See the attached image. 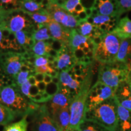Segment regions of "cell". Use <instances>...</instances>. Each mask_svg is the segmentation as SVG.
<instances>
[{"instance_id":"18","label":"cell","mask_w":131,"mask_h":131,"mask_svg":"<svg viewBox=\"0 0 131 131\" xmlns=\"http://www.w3.org/2000/svg\"><path fill=\"white\" fill-rule=\"evenodd\" d=\"M112 32L115 34L121 40L131 38V19L127 16L119 19Z\"/></svg>"},{"instance_id":"52","label":"cell","mask_w":131,"mask_h":131,"mask_svg":"<svg viewBox=\"0 0 131 131\" xmlns=\"http://www.w3.org/2000/svg\"><path fill=\"white\" fill-rule=\"evenodd\" d=\"M85 12L88 17H91L92 15V8H86L85 10Z\"/></svg>"},{"instance_id":"20","label":"cell","mask_w":131,"mask_h":131,"mask_svg":"<svg viewBox=\"0 0 131 131\" xmlns=\"http://www.w3.org/2000/svg\"><path fill=\"white\" fill-rule=\"evenodd\" d=\"M97 27L93 24L86 21H81L78 23V26L76 27V30L84 37H88L92 40L95 37H102L96 32Z\"/></svg>"},{"instance_id":"53","label":"cell","mask_w":131,"mask_h":131,"mask_svg":"<svg viewBox=\"0 0 131 131\" xmlns=\"http://www.w3.org/2000/svg\"><path fill=\"white\" fill-rule=\"evenodd\" d=\"M52 83L57 85H58L60 84V78H59V77H58L52 78Z\"/></svg>"},{"instance_id":"55","label":"cell","mask_w":131,"mask_h":131,"mask_svg":"<svg viewBox=\"0 0 131 131\" xmlns=\"http://www.w3.org/2000/svg\"><path fill=\"white\" fill-rule=\"evenodd\" d=\"M28 45L30 46V47H33L34 46V45H35V41L32 38H31L29 39V42H28Z\"/></svg>"},{"instance_id":"57","label":"cell","mask_w":131,"mask_h":131,"mask_svg":"<svg viewBox=\"0 0 131 131\" xmlns=\"http://www.w3.org/2000/svg\"><path fill=\"white\" fill-rule=\"evenodd\" d=\"M3 34H2V28L0 26V44H1V41L3 40Z\"/></svg>"},{"instance_id":"26","label":"cell","mask_w":131,"mask_h":131,"mask_svg":"<svg viewBox=\"0 0 131 131\" xmlns=\"http://www.w3.org/2000/svg\"><path fill=\"white\" fill-rule=\"evenodd\" d=\"M28 124L27 117L24 116L19 122L6 125L3 131H27Z\"/></svg>"},{"instance_id":"59","label":"cell","mask_w":131,"mask_h":131,"mask_svg":"<svg viewBox=\"0 0 131 131\" xmlns=\"http://www.w3.org/2000/svg\"><path fill=\"white\" fill-rule=\"evenodd\" d=\"M0 74H3V72H2V70H1V69H0Z\"/></svg>"},{"instance_id":"30","label":"cell","mask_w":131,"mask_h":131,"mask_svg":"<svg viewBox=\"0 0 131 131\" xmlns=\"http://www.w3.org/2000/svg\"><path fill=\"white\" fill-rule=\"evenodd\" d=\"M29 76H30V72L29 71L19 72L18 74L16 75V77L14 78L16 85L20 87L24 83L28 81V78Z\"/></svg>"},{"instance_id":"19","label":"cell","mask_w":131,"mask_h":131,"mask_svg":"<svg viewBox=\"0 0 131 131\" xmlns=\"http://www.w3.org/2000/svg\"><path fill=\"white\" fill-rule=\"evenodd\" d=\"M98 10L99 14L103 15L118 16L119 18L121 15L118 4H114L111 0H100Z\"/></svg>"},{"instance_id":"54","label":"cell","mask_w":131,"mask_h":131,"mask_svg":"<svg viewBox=\"0 0 131 131\" xmlns=\"http://www.w3.org/2000/svg\"><path fill=\"white\" fill-rule=\"evenodd\" d=\"M21 71H23V72L29 71V72H30L31 70H30V69L29 68L28 66H26V65L23 64L22 66H21Z\"/></svg>"},{"instance_id":"9","label":"cell","mask_w":131,"mask_h":131,"mask_svg":"<svg viewBox=\"0 0 131 131\" xmlns=\"http://www.w3.org/2000/svg\"><path fill=\"white\" fill-rule=\"evenodd\" d=\"M20 10H14L8 11L7 15L4 19L6 26L12 33L21 30H25L29 27L34 25L33 21L26 18L24 13H18Z\"/></svg>"},{"instance_id":"47","label":"cell","mask_w":131,"mask_h":131,"mask_svg":"<svg viewBox=\"0 0 131 131\" xmlns=\"http://www.w3.org/2000/svg\"><path fill=\"white\" fill-rule=\"evenodd\" d=\"M78 16L80 18V19H81V21H86V20H87V19H88V16L86 15L85 11L84 12L80 13V14H78Z\"/></svg>"},{"instance_id":"34","label":"cell","mask_w":131,"mask_h":131,"mask_svg":"<svg viewBox=\"0 0 131 131\" xmlns=\"http://www.w3.org/2000/svg\"><path fill=\"white\" fill-rule=\"evenodd\" d=\"M49 61L45 57H37L36 58L35 61V67H41L43 66H47L48 64Z\"/></svg>"},{"instance_id":"42","label":"cell","mask_w":131,"mask_h":131,"mask_svg":"<svg viewBox=\"0 0 131 131\" xmlns=\"http://www.w3.org/2000/svg\"><path fill=\"white\" fill-rule=\"evenodd\" d=\"M42 98H43L44 102L45 103H46V102H47V101L51 100L52 96H53L50 95L49 94H48L46 91L42 95Z\"/></svg>"},{"instance_id":"44","label":"cell","mask_w":131,"mask_h":131,"mask_svg":"<svg viewBox=\"0 0 131 131\" xmlns=\"http://www.w3.org/2000/svg\"><path fill=\"white\" fill-rule=\"evenodd\" d=\"M28 81L32 86H37L38 82L37 81V80H36L35 77L34 76L30 75L28 78Z\"/></svg>"},{"instance_id":"58","label":"cell","mask_w":131,"mask_h":131,"mask_svg":"<svg viewBox=\"0 0 131 131\" xmlns=\"http://www.w3.org/2000/svg\"><path fill=\"white\" fill-rule=\"evenodd\" d=\"M4 77V75L3 74H0V80H3Z\"/></svg>"},{"instance_id":"17","label":"cell","mask_w":131,"mask_h":131,"mask_svg":"<svg viewBox=\"0 0 131 131\" xmlns=\"http://www.w3.org/2000/svg\"><path fill=\"white\" fill-rule=\"evenodd\" d=\"M59 78L60 80V84L64 88H68L72 97H74L78 94L81 83L76 80L73 79L71 75L69 74L67 71H61L59 74Z\"/></svg>"},{"instance_id":"15","label":"cell","mask_w":131,"mask_h":131,"mask_svg":"<svg viewBox=\"0 0 131 131\" xmlns=\"http://www.w3.org/2000/svg\"><path fill=\"white\" fill-rule=\"evenodd\" d=\"M57 123L60 131H69L70 114L69 107L59 109L53 114H51Z\"/></svg>"},{"instance_id":"45","label":"cell","mask_w":131,"mask_h":131,"mask_svg":"<svg viewBox=\"0 0 131 131\" xmlns=\"http://www.w3.org/2000/svg\"><path fill=\"white\" fill-rule=\"evenodd\" d=\"M44 82H45L47 84H50L52 82V77L50 75L48 74H45V78H44Z\"/></svg>"},{"instance_id":"46","label":"cell","mask_w":131,"mask_h":131,"mask_svg":"<svg viewBox=\"0 0 131 131\" xmlns=\"http://www.w3.org/2000/svg\"><path fill=\"white\" fill-rule=\"evenodd\" d=\"M48 55H50V56L55 57V58H58V55H59V52H57V50H54V49H52L51 50L49 51V52L48 53Z\"/></svg>"},{"instance_id":"39","label":"cell","mask_w":131,"mask_h":131,"mask_svg":"<svg viewBox=\"0 0 131 131\" xmlns=\"http://www.w3.org/2000/svg\"><path fill=\"white\" fill-rule=\"evenodd\" d=\"M40 92V90L38 89L37 86H32L30 89V98L32 96H34L38 94Z\"/></svg>"},{"instance_id":"48","label":"cell","mask_w":131,"mask_h":131,"mask_svg":"<svg viewBox=\"0 0 131 131\" xmlns=\"http://www.w3.org/2000/svg\"><path fill=\"white\" fill-rule=\"evenodd\" d=\"M7 39H8V40H9L10 42L16 41V37H15V35L14 33L11 32V34H10V35L9 36V37L7 38Z\"/></svg>"},{"instance_id":"43","label":"cell","mask_w":131,"mask_h":131,"mask_svg":"<svg viewBox=\"0 0 131 131\" xmlns=\"http://www.w3.org/2000/svg\"><path fill=\"white\" fill-rule=\"evenodd\" d=\"M36 80L37 82H42L44 81V78H45V74L42 73H37L34 75Z\"/></svg>"},{"instance_id":"29","label":"cell","mask_w":131,"mask_h":131,"mask_svg":"<svg viewBox=\"0 0 131 131\" xmlns=\"http://www.w3.org/2000/svg\"><path fill=\"white\" fill-rule=\"evenodd\" d=\"M81 3V0H66L62 8L70 14L74 12L75 7Z\"/></svg>"},{"instance_id":"4","label":"cell","mask_w":131,"mask_h":131,"mask_svg":"<svg viewBox=\"0 0 131 131\" xmlns=\"http://www.w3.org/2000/svg\"><path fill=\"white\" fill-rule=\"evenodd\" d=\"M121 40L114 32L105 33L94 50V60L101 64L116 62Z\"/></svg>"},{"instance_id":"25","label":"cell","mask_w":131,"mask_h":131,"mask_svg":"<svg viewBox=\"0 0 131 131\" xmlns=\"http://www.w3.org/2000/svg\"><path fill=\"white\" fill-rule=\"evenodd\" d=\"M52 49L51 45L44 41H40L36 42L34 46L32 47V50L35 57H45Z\"/></svg>"},{"instance_id":"5","label":"cell","mask_w":131,"mask_h":131,"mask_svg":"<svg viewBox=\"0 0 131 131\" xmlns=\"http://www.w3.org/2000/svg\"><path fill=\"white\" fill-rule=\"evenodd\" d=\"M19 88L15 84L12 86H3L0 88V104L23 117L28 109L29 101L21 95Z\"/></svg>"},{"instance_id":"28","label":"cell","mask_w":131,"mask_h":131,"mask_svg":"<svg viewBox=\"0 0 131 131\" xmlns=\"http://www.w3.org/2000/svg\"><path fill=\"white\" fill-rule=\"evenodd\" d=\"M78 131H107L98 124L94 122L85 120L80 126Z\"/></svg>"},{"instance_id":"37","label":"cell","mask_w":131,"mask_h":131,"mask_svg":"<svg viewBox=\"0 0 131 131\" xmlns=\"http://www.w3.org/2000/svg\"><path fill=\"white\" fill-rule=\"evenodd\" d=\"M12 44L11 42L8 40L7 38H3L1 41V44H0V49L5 50V49H12Z\"/></svg>"},{"instance_id":"16","label":"cell","mask_w":131,"mask_h":131,"mask_svg":"<svg viewBox=\"0 0 131 131\" xmlns=\"http://www.w3.org/2000/svg\"><path fill=\"white\" fill-rule=\"evenodd\" d=\"M116 62L126 64L129 69L131 63V38L123 39L121 41Z\"/></svg>"},{"instance_id":"50","label":"cell","mask_w":131,"mask_h":131,"mask_svg":"<svg viewBox=\"0 0 131 131\" xmlns=\"http://www.w3.org/2000/svg\"><path fill=\"white\" fill-rule=\"evenodd\" d=\"M47 74L50 75L52 78H55V77H59V74H60V73L58 72L55 71V70H53V71H52V72L47 73Z\"/></svg>"},{"instance_id":"10","label":"cell","mask_w":131,"mask_h":131,"mask_svg":"<svg viewBox=\"0 0 131 131\" xmlns=\"http://www.w3.org/2000/svg\"><path fill=\"white\" fill-rule=\"evenodd\" d=\"M58 91L52 96L50 107H48L50 114H53L59 109L69 107L70 101L73 97L68 88L58 84Z\"/></svg>"},{"instance_id":"3","label":"cell","mask_w":131,"mask_h":131,"mask_svg":"<svg viewBox=\"0 0 131 131\" xmlns=\"http://www.w3.org/2000/svg\"><path fill=\"white\" fill-rule=\"evenodd\" d=\"M129 72L127 64L123 63L115 62L101 64L98 68L97 81L116 91L119 85L126 81Z\"/></svg>"},{"instance_id":"11","label":"cell","mask_w":131,"mask_h":131,"mask_svg":"<svg viewBox=\"0 0 131 131\" xmlns=\"http://www.w3.org/2000/svg\"><path fill=\"white\" fill-rule=\"evenodd\" d=\"M47 26L52 38L62 42L66 46H69L72 29L64 27L53 19L47 24Z\"/></svg>"},{"instance_id":"12","label":"cell","mask_w":131,"mask_h":131,"mask_svg":"<svg viewBox=\"0 0 131 131\" xmlns=\"http://www.w3.org/2000/svg\"><path fill=\"white\" fill-rule=\"evenodd\" d=\"M22 59V55L19 53H16L10 58H7L6 63L1 65L4 73L9 76L15 78L21 71V66L23 65L21 63Z\"/></svg>"},{"instance_id":"2","label":"cell","mask_w":131,"mask_h":131,"mask_svg":"<svg viewBox=\"0 0 131 131\" xmlns=\"http://www.w3.org/2000/svg\"><path fill=\"white\" fill-rule=\"evenodd\" d=\"M85 120L94 122L107 131H117L118 118L115 98H110L87 111Z\"/></svg>"},{"instance_id":"13","label":"cell","mask_w":131,"mask_h":131,"mask_svg":"<svg viewBox=\"0 0 131 131\" xmlns=\"http://www.w3.org/2000/svg\"><path fill=\"white\" fill-rule=\"evenodd\" d=\"M115 97L124 107L131 112V90L127 81H124L116 90Z\"/></svg>"},{"instance_id":"38","label":"cell","mask_w":131,"mask_h":131,"mask_svg":"<svg viewBox=\"0 0 131 131\" xmlns=\"http://www.w3.org/2000/svg\"><path fill=\"white\" fill-rule=\"evenodd\" d=\"M30 100H32V101L35 103H45L44 102V100L43 98H42V95H41L40 94L32 96L30 98Z\"/></svg>"},{"instance_id":"33","label":"cell","mask_w":131,"mask_h":131,"mask_svg":"<svg viewBox=\"0 0 131 131\" xmlns=\"http://www.w3.org/2000/svg\"><path fill=\"white\" fill-rule=\"evenodd\" d=\"M32 85L30 84L29 81H27L26 83H24L23 84H22L21 86L19 87V89H20V91L21 94H23L24 96H26L30 99V89Z\"/></svg>"},{"instance_id":"6","label":"cell","mask_w":131,"mask_h":131,"mask_svg":"<svg viewBox=\"0 0 131 131\" xmlns=\"http://www.w3.org/2000/svg\"><path fill=\"white\" fill-rule=\"evenodd\" d=\"M30 115L32 116L31 131H60L47 104L41 105L39 109Z\"/></svg>"},{"instance_id":"7","label":"cell","mask_w":131,"mask_h":131,"mask_svg":"<svg viewBox=\"0 0 131 131\" xmlns=\"http://www.w3.org/2000/svg\"><path fill=\"white\" fill-rule=\"evenodd\" d=\"M115 91L111 87L96 81L91 87L87 100V111L94 109L101 103L114 97Z\"/></svg>"},{"instance_id":"8","label":"cell","mask_w":131,"mask_h":131,"mask_svg":"<svg viewBox=\"0 0 131 131\" xmlns=\"http://www.w3.org/2000/svg\"><path fill=\"white\" fill-rule=\"evenodd\" d=\"M46 10L51 16L52 18L64 27L68 29H75L78 26V23L72 15L56 3L50 1L47 6Z\"/></svg>"},{"instance_id":"32","label":"cell","mask_w":131,"mask_h":131,"mask_svg":"<svg viewBox=\"0 0 131 131\" xmlns=\"http://www.w3.org/2000/svg\"><path fill=\"white\" fill-rule=\"evenodd\" d=\"M120 14L131 10V0H117Z\"/></svg>"},{"instance_id":"61","label":"cell","mask_w":131,"mask_h":131,"mask_svg":"<svg viewBox=\"0 0 131 131\" xmlns=\"http://www.w3.org/2000/svg\"><path fill=\"white\" fill-rule=\"evenodd\" d=\"M69 131H78V129H77V130H72V129H70Z\"/></svg>"},{"instance_id":"51","label":"cell","mask_w":131,"mask_h":131,"mask_svg":"<svg viewBox=\"0 0 131 131\" xmlns=\"http://www.w3.org/2000/svg\"><path fill=\"white\" fill-rule=\"evenodd\" d=\"M126 81L127 83V84H129V87H130V90H131V69L129 70L128 75H127V78L126 80Z\"/></svg>"},{"instance_id":"40","label":"cell","mask_w":131,"mask_h":131,"mask_svg":"<svg viewBox=\"0 0 131 131\" xmlns=\"http://www.w3.org/2000/svg\"><path fill=\"white\" fill-rule=\"evenodd\" d=\"M85 10H86V8H85V7L84 6H83V4H82L81 3H80V4H78L76 7H75L74 12L75 13H77V14L78 15V14H80V13L84 12Z\"/></svg>"},{"instance_id":"31","label":"cell","mask_w":131,"mask_h":131,"mask_svg":"<svg viewBox=\"0 0 131 131\" xmlns=\"http://www.w3.org/2000/svg\"><path fill=\"white\" fill-rule=\"evenodd\" d=\"M14 34L15 35L16 40L19 46L24 47V46L28 44L29 40L30 38L27 37V36L26 35V32L24 30L16 32L14 33Z\"/></svg>"},{"instance_id":"23","label":"cell","mask_w":131,"mask_h":131,"mask_svg":"<svg viewBox=\"0 0 131 131\" xmlns=\"http://www.w3.org/2000/svg\"><path fill=\"white\" fill-rule=\"evenodd\" d=\"M26 13H27L30 16L33 21L36 24L47 25V24H49L52 20L50 15L47 12L46 10L44 9L37 12Z\"/></svg>"},{"instance_id":"62","label":"cell","mask_w":131,"mask_h":131,"mask_svg":"<svg viewBox=\"0 0 131 131\" xmlns=\"http://www.w3.org/2000/svg\"><path fill=\"white\" fill-rule=\"evenodd\" d=\"M65 1H66V0H65Z\"/></svg>"},{"instance_id":"22","label":"cell","mask_w":131,"mask_h":131,"mask_svg":"<svg viewBox=\"0 0 131 131\" xmlns=\"http://www.w3.org/2000/svg\"><path fill=\"white\" fill-rule=\"evenodd\" d=\"M18 115L15 112L0 104V126H6L10 123Z\"/></svg>"},{"instance_id":"41","label":"cell","mask_w":131,"mask_h":131,"mask_svg":"<svg viewBox=\"0 0 131 131\" xmlns=\"http://www.w3.org/2000/svg\"><path fill=\"white\" fill-rule=\"evenodd\" d=\"M47 84L45 82L42 81V82H38L37 86L38 88V89L40 90V91H46Z\"/></svg>"},{"instance_id":"24","label":"cell","mask_w":131,"mask_h":131,"mask_svg":"<svg viewBox=\"0 0 131 131\" xmlns=\"http://www.w3.org/2000/svg\"><path fill=\"white\" fill-rule=\"evenodd\" d=\"M20 4L21 10L24 12L34 13L38 12L42 9L46 10L47 7H45L41 4H39L32 0H20L19 1Z\"/></svg>"},{"instance_id":"27","label":"cell","mask_w":131,"mask_h":131,"mask_svg":"<svg viewBox=\"0 0 131 131\" xmlns=\"http://www.w3.org/2000/svg\"><path fill=\"white\" fill-rule=\"evenodd\" d=\"M49 29L47 25H45L33 34L32 38L35 41H40L47 40L50 39L51 37L49 34Z\"/></svg>"},{"instance_id":"36","label":"cell","mask_w":131,"mask_h":131,"mask_svg":"<svg viewBox=\"0 0 131 131\" xmlns=\"http://www.w3.org/2000/svg\"><path fill=\"white\" fill-rule=\"evenodd\" d=\"M51 46H52V48L54 49V50H57V52H60L62 49L64 48V47L65 46H66L62 42L59 41L55 40L53 43L52 44Z\"/></svg>"},{"instance_id":"60","label":"cell","mask_w":131,"mask_h":131,"mask_svg":"<svg viewBox=\"0 0 131 131\" xmlns=\"http://www.w3.org/2000/svg\"><path fill=\"white\" fill-rule=\"evenodd\" d=\"M131 69V63H130V66H129V70H130Z\"/></svg>"},{"instance_id":"1","label":"cell","mask_w":131,"mask_h":131,"mask_svg":"<svg viewBox=\"0 0 131 131\" xmlns=\"http://www.w3.org/2000/svg\"><path fill=\"white\" fill-rule=\"evenodd\" d=\"M94 61L90 64L84 81L81 83L78 94L70 101V129L77 130L86 119L87 100L94 77Z\"/></svg>"},{"instance_id":"14","label":"cell","mask_w":131,"mask_h":131,"mask_svg":"<svg viewBox=\"0 0 131 131\" xmlns=\"http://www.w3.org/2000/svg\"><path fill=\"white\" fill-rule=\"evenodd\" d=\"M117 108V115L118 118V127L119 131H131V112L124 107L115 97Z\"/></svg>"},{"instance_id":"56","label":"cell","mask_w":131,"mask_h":131,"mask_svg":"<svg viewBox=\"0 0 131 131\" xmlns=\"http://www.w3.org/2000/svg\"><path fill=\"white\" fill-rule=\"evenodd\" d=\"M22 57H23V58L24 59H25V60H28V59H29L31 57L30 55H29V53H27V52H26V53H25L23 54Z\"/></svg>"},{"instance_id":"35","label":"cell","mask_w":131,"mask_h":131,"mask_svg":"<svg viewBox=\"0 0 131 131\" xmlns=\"http://www.w3.org/2000/svg\"><path fill=\"white\" fill-rule=\"evenodd\" d=\"M35 72L37 73H42V74H46L47 73L52 72L53 71V69L50 68L48 66H43L41 67H35Z\"/></svg>"},{"instance_id":"49","label":"cell","mask_w":131,"mask_h":131,"mask_svg":"<svg viewBox=\"0 0 131 131\" xmlns=\"http://www.w3.org/2000/svg\"><path fill=\"white\" fill-rule=\"evenodd\" d=\"M45 57L47 59L48 61L50 62V63H53V62L55 61V60H57V58H55V57H52V56H50V55H48V54L46 55Z\"/></svg>"},{"instance_id":"21","label":"cell","mask_w":131,"mask_h":131,"mask_svg":"<svg viewBox=\"0 0 131 131\" xmlns=\"http://www.w3.org/2000/svg\"><path fill=\"white\" fill-rule=\"evenodd\" d=\"M88 39L89 38L82 35L76 30V29H72L70 34L69 47L73 53V52L77 49L81 44L88 42Z\"/></svg>"}]
</instances>
